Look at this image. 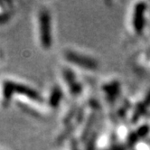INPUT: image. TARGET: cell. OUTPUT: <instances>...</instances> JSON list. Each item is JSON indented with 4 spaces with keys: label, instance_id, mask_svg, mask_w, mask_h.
I'll use <instances>...</instances> for the list:
<instances>
[{
    "label": "cell",
    "instance_id": "6da1fadb",
    "mask_svg": "<svg viewBox=\"0 0 150 150\" xmlns=\"http://www.w3.org/2000/svg\"><path fill=\"white\" fill-rule=\"evenodd\" d=\"M39 26V39L41 45L45 49H48L52 45L51 36V19L46 9H42L39 13L38 18Z\"/></svg>",
    "mask_w": 150,
    "mask_h": 150
},
{
    "label": "cell",
    "instance_id": "7a4b0ae2",
    "mask_svg": "<svg viewBox=\"0 0 150 150\" xmlns=\"http://www.w3.org/2000/svg\"><path fill=\"white\" fill-rule=\"evenodd\" d=\"M64 57L65 59L76 66L88 71H94L98 68V62L93 60L91 57L84 55L82 53L77 52L75 51L67 50L64 52Z\"/></svg>",
    "mask_w": 150,
    "mask_h": 150
},
{
    "label": "cell",
    "instance_id": "3957f363",
    "mask_svg": "<svg viewBox=\"0 0 150 150\" xmlns=\"http://www.w3.org/2000/svg\"><path fill=\"white\" fill-rule=\"evenodd\" d=\"M146 6L144 3H137L131 14V28L135 35H140L144 28Z\"/></svg>",
    "mask_w": 150,
    "mask_h": 150
},
{
    "label": "cell",
    "instance_id": "277c9868",
    "mask_svg": "<svg viewBox=\"0 0 150 150\" xmlns=\"http://www.w3.org/2000/svg\"><path fill=\"white\" fill-rule=\"evenodd\" d=\"M62 77L63 81L65 82L66 86L68 87L69 92L72 96H77L81 91V85L77 81L75 75L69 69H64L62 71Z\"/></svg>",
    "mask_w": 150,
    "mask_h": 150
},
{
    "label": "cell",
    "instance_id": "5b68a950",
    "mask_svg": "<svg viewBox=\"0 0 150 150\" xmlns=\"http://www.w3.org/2000/svg\"><path fill=\"white\" fill-rule=\"evenodd\" d=\"M148 107H150V91H148L145 97L134 106L133 110L131 111L129 116L130 121L136 123L146 111Z\"/></svg>",
    "mask_w": 150,
    "mask_h": 150
},
{
    "label": "cell",
    "instance_id": "8992f818",
    "mask_svg": "<svg viewBox=\"0 0 150 150\" xmlns=\"http://www.w3.org/2000/svg\"><path fill=\"white\" fill-rule=\"evenodd\" d=\"M103 91L105 92L106 99L109 100V102H113V100L117 98V94L120 91V85L116 81L109 82L102 88Z\"/></svg>",
    "mask_w": 150,
    "mask_h": 150
},
{
    "label": "cell",
    "instance_id": "52a82bcc",
    "mask_svg": "<svg viewBox=\"0 0 150 150\" xmlns=\"http://www.w3.org/2000/svg\"><path fill=\"white\" fill-rule=\"evenodd\" d=\"M62 99V91L59 88H53L52 90L51 95H50V99L49 102L52 106H57L58 103L60 102Z\"/></svg>",
    "mask_w": 150,
    "mask_h": 150
}]
</instances>
